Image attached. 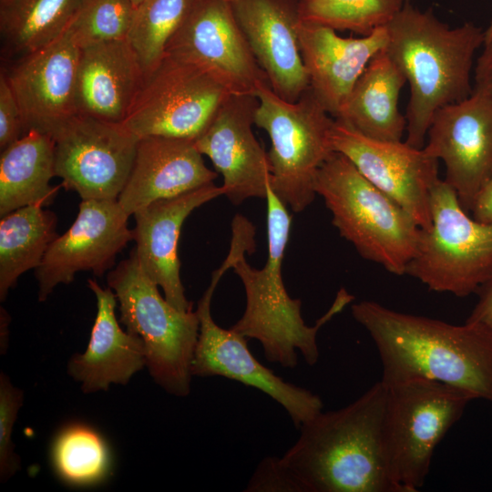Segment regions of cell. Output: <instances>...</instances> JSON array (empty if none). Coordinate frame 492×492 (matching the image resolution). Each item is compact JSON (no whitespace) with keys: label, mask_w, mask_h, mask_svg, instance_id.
Wrapping results in <instances>:
<instances>
[{"label":"cell","mask_w":492,"mask_h":492,"mask_svg":"<svg viewBox=\"0 0 492 492\" xmlns=\"http://www.w3.org/2000/svg\"><path fill=\"white\" fill-rule=\"evenodd\" d=\"M351 311L376 346L385 387L428 379L492 402V327L452 324L367 300Z\"/></svg>","instance_id":"obj_1"},{"label":"cell","mask_w":492,"mask_h":492,"mask_svg":"<svg viewBox=\"0 0 492 492\" xmlns=\"http://www.w3.org/2000/svg\"><path fill=\"white\" fill-rule=\"evenodd\" d=\"M387 388L379 381L348 405L304 423L281 457L301 492H404L386 464Z\"/></svg>","instance_id":"obj_2"},{"label":"cell","mask_w":492,"mask_h":492,"mask_svg":"<svg viewBox=\"0 0 492 492\" xmlns=\"http://www.w3.org/2000/svg\"><path fill=\"white\" fill-rule=\"evenodd\" d=\"M385 28L384 49L410 87L405 142L421 149L436 112L472 94L473 60L485 31L470 22L450 27L410 3Z\"/></svg>","instance_id":"obj_3"},{"label":"cell","mask_w":492,"mask_h":492,"mask_svg":"<svg viewBox=\"0 0 492 492\" xmlns=\"http://www.w3.org/2000/svg\"><path fill=\"white\" fill-rule=\"evenodd\" d=\"M265 199L268 256L261 269L251 267L245 253L235 260L231 268L244 287L246 304L242 316L231 328L246 338L258 340L269 362L293 368L298 364L299 352L307 364L314 365L320 357L319 330L351 303L354 296L344 288L340 289L331 307L313 326L304 323L301 300L290 297L282 273L292 217L270 183Z\"/></svg>","instance_id":"obj_4"},{"label":"cell","mask_w":492,"mask_h":492,"mask_svg":"<svg viewBox=\"0 0 492 492\" xmlns=\"http://www.w3.org/2000/svg\"><path fill=\"white\" fill-rule=\"evenodd\" d=\"M340 235L365 260L405 275L422 228L399 204L368 181L343 154L333 152L316 182Z\"/></svg>","instance_id":"obj_5"},{"label":"cell","mask_w":492,"mask_h":492,"mask_svg":"<svg viewBox=\"0 0 492 492\" xmlns=\"http://www.w3.org/2000/svg\"><path fill=\"white\" fill-rule=\"evenodd\" d=\"M107 281L119 303L120 323L144 342L153 380L169 395H188L200 329L197 312L179 311L163 298L134 249L108 272Z\"/></svg>","instance_id":"obj_6"},{"label":"cell","mask_w":492,"mask_h":492,"mask_svg":"<svg viewBox=\"0 0 492 492\" xmlns=\"http://www.w3.org/2000/svg\"><path fill=\"white\" fill-rule=\"evenodd\" d=\"M254 123L270 138V185L294 212L304 210L314 200L318 171L334 152L332 129L334 118L310 87L297 101L280 97L269 84L256 93Z\"/></svg>","instance_id":"obj_7"},{"label":"cell","mask_w":492,"mask_h":492,"mask_svg":"<svg viewBox=\"0 0 492 492\" xmlns=\"http://www.w3.org/2000/svg\"><path fill=\"white\" fill-rule=\"evenodd\" d=\"M386 388L383 441L388 470L404 492H416L424 486L436 446L474 398L428 379Z\"/></svg>","instance_id":"obj_8"},{"label":"cell","mask_w":492,"mask_h":492,"mask_svg":"<svg viewBox=\"0 0 492 492\" xmlns=\"http://www.w3.org/2000/svg\"><path fill=\"white\" fill-rule=\"evenodd\" d=\"M430 210L431 225L422 229L405 274L433 292L477 293L492 278V224L468 216L445 179L431 190Z\"/></svg>","instance_id":"obj_9"},{"label":"cell","mask_w":492,"mask_h":492,"mask_svg":"<svg viewBox=\"0 0 492 492\" xmlns=\"http://www.w3.org/2000/svg\"><path fill=\"white\" fill-rule=\"evenodd\" d=\"M231 95L209 75L175 56L144 75L123 126L137 137L194 141Z\"/></svg>","instance_id":"obj_10"},{"label":"cell","mask_w":492,"mask_h":492,"mask_svg":"<svg viewBox=\"0 0 492 492\" xmlns=\"http://www.w3.org/2000/svg\"><path fill=\"white\" fill-rule=\"evenodd\" d=\"M231 244L228 256L213 272L210 283L198 302L200 329L191 363L192 376H222L256 388L281 405L297 428L323 411L319 395L284 381L262 365L251 353L246 337L224 329L213 320L210 305L216 287L225 272L241 253Z\"/></svg>","instance_id":"obj_11"},{"label":"cell","mask_w":492,"mask_h":492,"mask_svg":"<svg viewBox=\"0 0 492 492\" xmlns=\"http://www.w3.org/2000/svg\"><path fill=\"white\" fill-rule=\"evenodd\" d=\"M55 174L82 200H118L139 138L122 123L77 114L54 136Z\"/></svg>","instance_id":"obj_12"},{"label":"cell","mask_w":492,"mask_h":492,"mask_svg":"<svg viewBox=\"0 0 492 492\" xmlns=\"http://www.w3.org/2000/svg\"><path fill=\"white\" fill-rule=\"evenodd\" d=\"M165 55L195 66L231 95L256 96L269 84L225 0H196Z\"/></svg>","instance_id":"obj_13"},{"label":"cell","mask_w":492,"mask_h":492,"mask_svg":"<svg viewBox=\"0 0 492 492\" xmlns=\"http://www.w3.org/2000/svg\"><path fill=\"white\" fill-rule=\"evenodd\" d=\"M332 145L373 185L405 210L422 229L431 225V190L438 178V159L425 148L405 141L364 136L334 119Z\"/></svg>","instance_id":"obj_14"},{"label":"cell","mask_w":492,"mask_h":492,"mask_svg":"<svg viewBox=\"0 0 492 492\" xmlns=\"http://www.w3.org/2000/svg\"><path fill=\"white\" fill-rule=\"evenodd\" d=\"M425 150L446 166L445 181L466 212L492 175V98L473 91L438 109L427 131Z\"/></svg>","instance_id":"obj_15"},{"label":"cell","mask_w":492,"mask_h":492,"mask_svg":"<svg viewBox=\"0 0 492 492\" xmlns=\"http://www.w3.org/2000/svg\"><path fill=\"white\" fill-rule=\"evenodd\" d=\"M128 215L117 200H82L70 228L49 246L36 269L38 300H46L58 284L73 282L81 271L101 277L133 240Z\"/></svg>","instance_id":"obj_16"},{"label":"cell","mask_w":492,"mask_h":492,"mask_svg":"<svg viewBox=\"0 0 492 492\" xmlns=\"http://www.w3.org/2000/svg\"><path fill=\"white\" fill-rule=\"evenodd\" d=\"M80 47L67 30L57 39L2 68L17 100L25 133L53 136L77 111Z\"/></svg>","instance_id":"obj_17"},{"label":"cell","mask_w":492,"mask_h":492,"mask_svg":"<svg viewBox=\"0 0 492 492\" xmlns=\"http://www.w3.org/2000/svg\"><path fill=\"white\" fill-rule=\"evenodd\" d=\"M257 105L256 96L229 95L194 140L198 150L222 176L224 195L233 204L267 195L271 178L268 153L252 130Z\"/></svg>","instance_id":"obj_18"},{"label":"cell","mask_w":492,"mask_h":492,"mask_svg":"<svg viewBox=\"0 0 492 492\" xmlns=\"http://www.w3.org/2000/svg\"><path fill=\"white\" fill-rule=\"evenodd\" d=\"M300 0H234L235 17L272 89L297 101L309 87L298 26Z\"/></svg>","instance_id":"obj_19"},{"label":"cell","mask_w":492,"mask_h":492,"mask_svg":"<svg viewBox=\"0 0 492 492\" xmlns=\"http://www.w3.org/2000/svg\"><path fill=\"white\" fill-rule=\"evenodd\" d=\"M221 195V186L210 184L156 200L133 214L136 224L132 235L138 261L146 275L163 290L166 300L179 311L193 310L180 279L178 244L181 227L195 209Z\"/></svg>","instance_id":"obj_20"},{"label":"cell","mask_w":492,"mask_h":492,"mask_svg":"<svg viewBox=\"0 0 492 492\" xmlns=\"http://www.w3.org/2000/svg\"><path fill=\"white\" fill-rule=\"evenodd\" d=\"M298 36L309 87L335 119L368 63L385 47L386 28L343 37L330 27L300 21Z\"/></svg>","instance_id":"obj_21"},{"label":"cell","mask_w":492,"mask_h":492,"mask_svg":"<svg viewBox=\"0 0 492 492\" xmlns=\"http://www.w3.org/2000/svg\"><path fill=\"white\" fill-rule=\"evenodd\" d=\"M202 156L192 140L140 138L118 204L131 216L156 200L213 184L218 173L206 166Z\"/></svg>","instance_id":"obj_22"},{"label":"cell","mask_w":492,"mask_h":492,"mask_svg":"<svg viewBox=\"0 0 492 492\" xmlns=\"http://www.w3.org/2000/svg\"><path fill=\"white\" fill-rule=\"evenodd\" d=\"M87 284L97 299V315L86 351L74 354L67 364L68 374L86 394L106 391L111 384H127L147 365L143 340L118 324L115 292L93 279Z\"/></svg>","instance_id":"obj_23"},{"label":"cell","mask_w":492,"mask_h":492,"mask_svg":"<svg viewBox=\"0 0 492 492\" xmlns=\"http://www.w3.org/2000/svg\"><path fill=\"white\" fill-rule=\"evenodd\" d=\"M144 72L127 39L80 48L77 79V114L122 123Z\"/></svg>","instance_id":"obj_24"},{"label":"cell","mask_w":492,"mask_h":492,"mask_svg":"<svg viewBox=\"0 0 492 492\" xmlns=\"http://www.w3.org/2000/svg\"><path fill=\"white\" fill-rule=\"evenodd\" d=\"M384 48L368 63L335 119L369 138L400 141L406 119L398 100L406 78Z\"/></svg>","instance_id":"obj_25"},{"label":"cell","mask_w":492,"mask_h":492,"mask_svg":"<svg viewBox=\"0 0 492 492\" xmlns=\"http://www.w3.org/2000/svg\"><path fill=\"white\" fill-rule=\"evenodd\" d=\"M55 176L53 138L28 130L1 150L0 216L28 205L51 204L58 190L50 185Z\"/></svg>","instance_id":"obj_26"},{"label":"cell","mask_w":492,"mask_h":492,"mask_svg":"<svg viewBox=\"0 0 492 492\" xmlns=\"http://www.w3.org/2000/svg\"><path fill=\"white\" fill-rule=\"evenodd\" d=\"M82 0L0 1L1 55L14 61L61 36Z\"/></svg>","instance_id":"obj_27"},{"label":"cell","mask_w":492,"mask_h":492,"mask_svg":"<svg viewBox=\"0 0 492 492\" xmlns=\"http://www.w3.org/2000/svg\"><path fill=\"white\" fill-rule=\"evenodd\" d=\"M56 216L41 205H28L1 217L0 300L24 272L36 269L59 236Z\"/></svg>","instance_id":"obj_28"},{"label":"cell","mask_w":492,"mask_h":492,"mask_svg":"<svg viewBox=\"0 0 492 492\" xmlns=\"http://www.w3.org/2000/svg\"><path fill=\"white\" fill-rule=\"evenodd\" d=\"M49 456L56 475L69 486L97 485L111 474L112 456L106 439L84 423L63 426L52 441Z\"/></svg>","instance_id":"obj_29"},{"label":"cell","mask_w":492,"mask_h":492,"mask_svg":"<svg viewBox=\"0 0 492 492\" xmlns=\"http://www.w3.org/2000/svg\"><path fill=\"white\" fill-rule=\"evenodd\" d=\"M196 0H144L135 7L127 40L144 75L165 56L167 46Z\"/></svg>","instance_id":"obj_30"},{"label":"cell","mask_w":492,"mask_h":492,"mask_svg":"<svg viewBox=\"0 0 492 492\" xmlns=\"http://www.w3.org/2000/svg\"><path fill=\"white\" fill-rule=\"evenodd\" d=\"M410 0H300V21L362 36L386 26Z\"/></svg>","instance_id":"obj_31"},{"label":"cell","mask_w":492,"mask_h":492,"mask_svg":"<svg viewBox=\"0 0 492 492\" xmlns=\"http://www.w3.org/2000/svg\"><path fill=\"white\" fill-rule=\"evenodd\" d=\"M134 11L129 0H82L67 30L80 48L127 39Z\"/></svg>","instance_id":"obj_32"},{"label":"cell","mask_w":492,"mask_h":492,"mask_svg":"<svg viewBox=\"0 0 492 492\" xmlns=\"http://www.w3.org/2000/svg\"><path fill=\"white\" fill-rule=\"evenodd\" d=\"M24 402L23 392L0 374V481L6 482L20 469L12 441L13 427Z\"/></svg>","instance_id":"obj_33"},{"label":"cell","mask_w":492,"mask_h":492,"mask_svg":"<svg viewBox=\"0 0 492 492\" xmlns=\"http://www.w3.org/2000/svg\"><path fill=\"white\" fill-rule=\"evenodd\" d=\"M246 492H301L292 473L281 457L263 458L251 475Z\"/></svg>","instance_id":"obj_34"},{"label":"cell","mask_w":492,"mask_h":492,"mask_svg":"<svg viewBox=\"0 0 492 492\" xmlns=\"http://www.w3.org/2000/svg\"><path fill=\"white\" fill-rule=\"evenodd\" d=\"M25 134L21 111L5 74H0V149L3 150Z\"/></svg>","instance_id":"obj_35"},{"label":"cell","mask_w":492,"mask_h":492,"mask_svg":"<svg viewBox=\"0 0 492 492\" xmlns=\"http://www.w3.org/2000/svg\"><path fill=\"white\" fill-rule=\"evenodd\" d=\"M473 91L492 98V34L485 36L483 50L475 67Z\"/></svg>","instance_id":"obj_36"},{"label":"cell","mask_w":492,"mask_h":492,"mask_svg":"<svg viewBox=\"0 0 492 492\" xmlns=\"http://www.w3.org/2000/svg\"><path fill=\"white\" fill-rule=\"evenodd\" d=\"M477 302L466 319V322H477L492 327V278L477 292Z\"/></svg>","instance_id":"obj_37"},{"label":"cell","mask_w":492,"mask_h":492,"mask_svg":"<svg viewBox=\"0 0 492 492\" xmlns=\"http://www.w3.org/2000/svg\"><path fill=\"white\" fill-rule=\"evenodd\" d=\"M470 211L476 220L492 224V175L477 192Z\"/></svg>","instance_id":"obj_38"},{"label":"cell","mask_w":492,"mask_h":492,"mask_svg":"<svg viewBox=\"0 0 492 492\" xmlns=\"http://www.w3.org/2000/svg\"><path fill=\"white\" fill-rule=\"evenodd\" d=\"M1 339H0V345H1V354H5L7 347V340H8V333L7 326L9 323V316L7 313L1 308Z\"/></svg>","instance_id":"obj_39"},{"label":"cell","mask_w":492,"mask_h":492,"mask_svg":"<svg viewBox=\"0 0 492 492\" xmlns=\"http://www.w3.org/2000/svg\"><path fill=\"white\" fill-rule=\"evenodd\" d=\"M492 34V21L488 26V28L485 31V36H488Z\"/></svg>","instance_id":"obj_40"},{"label":"cell","mask_w":492,"mask_h":492,"mask_svg":"<svg viewBox=\"0 0 492 492\" xmlns=\"http://www.w3.org/2000/svg\"><path fill=\"white\" fill-rule=\"evenodd\" d=\"M131 2V4L136 7L138 6L141 2H143L144 0H129Z\"/></svg>","instance_id":"obj_41"},{"label":"cell","mask_w":492,"mask_h":492,"mask_svg":"<svg viewBox=\"0 0 492 492\" xmlns=\"http://www.w3.org/2000/svg\"><path fill=\"white\" fill-rule=\"evenodd\" d=\"M225 1H228L230 3H232L234 0H225Z\"/></svg>","instance_id":"obj_42"},{"label":"cell","mask_w":492,"mask_h":492,"mask_svg":"<svg viewBox=\"0 0 492 492\" xmlns=\"http://www.w3.org/2000/svg\"><path fill=\"white\" fill-rule=\"evenodd\" d=\"M0 1H2V0H0Z\"/></svg>","instance_id":"obj_43"}]
</instances>
